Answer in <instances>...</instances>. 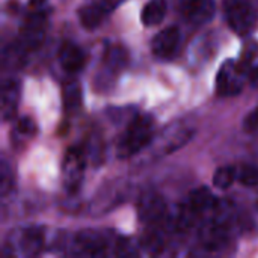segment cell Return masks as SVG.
<instances>
[{
  "instance_id": "cell-22",
  "label": "cell",
  "mask_w": 258,
  "mask_h": 258,
  "mask_svg": "<svg viewBox=\"0 0 258 258\" xmlns=\"http://www.w3.org/2000/svg\"><path fill=\"white\" fill-rule=\"evenodd\" d=\"M127 0H98V3L101 5V8L107 12V14H110V12H113L115 9H118L122 3H125Z\"/></svg>"
},
{
  "instance_id": "cell-14",
  "label": "cell",
  "mask_w": 258,
  "mask_h": 258,
  "mask_svg": "<svg viewBox=\"0 0 258 258\" xmlns=\"http://www.w3.org/2000/svg\"><path fill=\"white\" fill-rule=\"evenodd\" d=\"M77 248L80 249V254L86 255H100L104 254L106 242L100 234L95 233H80L77 236Z\"/></svg>"
},
{
  "instance_id": "cell-20",
  "label": "cell",
  "mask_w": 258,
  "mask_h": 258,
  "mask_svg": "<svg viewBox=\"0 0 258 258\" xmlns=\"http://www.w3.org/2000/svg\"><path fill=\"white\" fill-rule=\"evenodd\" d=\"M242 125H243V130H245V132H248V133L257 132L258 130V106L254 109V110H251V112L245 116V119H243Z\"/></svg>"
},
{
  "instance_id": "cell-4",
  "label": "cell",
  "mask_w": 258,
  "mask_h": 258,
  "mask_svg": "<svg viewBox=\"0 0 258 258\" xmlns=\"http://www.w3.org/2000/svg\"><path fill=\"white\" fill-rule=\"evenodd\" d=\"M47 33V17L45 12L35 9L27 20L23 24V29L20 32V39H18V47L26 53L36 50L45 38Z\"/></svg>"
},
{
  "instance_id": "cell-21",
  "label": "cell",
  "mask_w": 258,
  "mask_h": 258,
  "mask_svg": "<svg viewBox=\"0 0 258 258\" xmlns=\"http://www.w3.org/2000/svg\"><path fill=\"white\" fill-rule=\"evenodd\" d=\"M17 132H20L21 136H33L36 132V125L30 118H21L17 124Z\"/></svg>"
},
{
  "instance_id": "cell-7",
  "label": "cell",
  "mask_w": 258,
  "mask_h": 258,
  "mask_svg": "<svg viewBox=\"0 0 258 258\" xmlns=\"http://www.w3.org/2000/svg\"><path fill=\"white\" fill-rule=\"evenodd\" d=\"M180 42H181V33H180L178 27L171 26V27L160 30L153 38L151 50H153L156 57L168 60L177 54V51L180 48Z\"/></svg>"
},
{
  "instance_id": "cell-1",
  "label": "cell",
  "mask_w": 258,
  "mask_h": 258,
  "mask_svg": "<svg viewBox=\"0 0 258 258\" xmlns=\"http://www.w3.org/2000/svg\"><path fill=\"white\" fill-rule=\"evenodd\" d=\"M154 136V121L150 115L136 116L121 135L116 145V156L128 159L148 147Z\"/></svg>"
},
{
  "instance_id": "cell-18",
  "label": "cell",
  "mask_w": 258,
  "mask_h": 258,
  "mask_svg": "<svg viewBox=\"0 0 258 258\" xmlns=\"http://www.w3.org/2000/svg\"><path fill=\"white\" fill-rule=\"evenodd\" d=\"M237 180V169L233 166H221L213 175V184L219 189H230Z\"/></svg>"
},
{
  "instance_id": "cell-9",
  "label": "cell",
  "mask_w": 258,
  "mask_h": 258,
  "mask_svg": "<svg viewBox=\"0 0 258 258\" xmlns=\"http://www.w3.org/2000/svg\"><path fill=\"white\" fill-rule=\"evenodd\" d=\"M86 62L85 51L74 42H65L62 44L59 50V63L62 70L68 74L79 73Z\"/></svg>"
},
{
  "instance_id": "cell-19",
  "label": "cell",
  "mask_w": 258,
  "mask_h": 258,
  "mask_svg": "<svg viewBox=\"0 0 258 258\" xmlns=\"http://www.w3.org/2000/svg\"><path fill=\"white\" fill-rule=\"evenodd\" d=\"M237 180L246 187H258V166L243 165L237 169Z\"/></svg>"
},
{
  "instance_id": "cell-23",
  "label": "cell",
  "mask_w": 258,
  "mask_h": 258,
  "mask_svg": "<svg viewBox=\"0 0 258 258\" xmlns=\"http://www.w3.org/2000/svg\"><path fill=\"white\" fill-rule=\"evenodd\" d=\"M8 178H9V171H8V165L3 163L2 166V194L6 195L9 187H11V183H8Z\"/></svg>"
},
{
  "instance_id": "cell-11",
  "label": "cell",
  "mask_w": 258,
  "mask_h": 258,
  "mask_svg": "<svg viewBox=\"0 0 258 258\" xmlns=\"http://www.w3.org/2000/svg\"><path fill=\"white\" fill-rule=\"evenodd\" d=\"M44 245V233L41 228H27L21 231L17 240V246L20 249V254L24 257L36 255Z\"/></svg>"
},
{
  "instance_id": "cell-12",
  "label": "cell",
  "mask_w": 258,
  "mask_h": 258,
  "mask_svg": "<svg viewBox=\"0 0 258 258\" xmlns=\"http://www.w3.org/2000/svg\"><path fill=\"white\" fill-rule=\"evenodd\" d=\"M20 101V85L15 80H8L2 88V116L5 121L11 119L18 107Z\"/></svg>"
},
{
  "instance_id": "cell-13",
  "label": "cell",
  "mask_w": 258,
  "mask_h": 258,
  "mask_svg": "<svg viewBox=\"0 0 258 258\" xmlns=\"http://www.w3.org/2000/svg\"><path fill=\"white\" fill-rule=\"evenodd\" d=\"M166 11H168L166 0H150L141 12V21L147 27H154L163 21Z\"/></svg>"
},
{
  "instance_id": "cell-5",
  "label": "cell",
  "mask_w": 258,
  "mask_h": 258,
  "mask_svg": "<svg viewBox=\"0 0 258 258\" xmlns=\"http://www.w3.org/2000/svg\"><path fill=\"white\" fill-rule=\"evenodd\" d=\"M177 12L192 26L210 23L216 14L215 0H175Z\"/></svg>"
},
{
  "instance_id": "cell-8",
  "label": "cell",
  "mask_w": 258,
  "mask_h": 258,
  "mask_svg": "<svg viewBox=\"0 0 258 258\" xmlns=\"http://www.w3.org/2000/svg\"><path fill=\"white\" fill-rule=\"evenodd\" d=\"M139 216L144 222H157L166 213V203L157 192H147L139 200Z\"/></svg>"
},
{
  "instance_id": "cell-2",
  "label": "cell",
  "mask_w": 258,
  "mask_h": 258,
  "mask_svg": "<svg viewBox=\"0 0 258 258\" xmlns=\"http://www.w3.org/2000/svg\"><path fill=\"white\" fill-rule=\"evenodd\" d=\"M224 15L228 26L240 36L248 35L257 23V15L249 0H224Z\"/></svg>"
},
{
  "instance_id": "cell-6",
  "label": "cell",
  "mask_w": 258,
  "mask_h": 258,
  "mask_svg": "<svg viewBox=\"0 0 258 258\" xmlns=\"http://www.w3.org/2000/svg\"><path fill=\"white\" fill-rule=\"evenodd\" d=\"M243 89V74L234 60H225L216 76V92L221 97H234Z\"/></svg>"
},
{
  "instance_id": "cell-16",
  "label": "cell",
  "mask_w": 258,
  "mask_h": 258,
  "mask_svg": "<svg viewBox=\"0 0 258 258\" xmlns=\"http://www.w3.org/2000/svg\"><path fill=\"white\" fill-rule=\"evenodd\" d=\"M127 60H128L127 51L121 45L109 47V50L106 51V56H104V65H106L107 71L112 74L122 71L127 65Z\"/></svg>"
},
{
  "instance_id": "cell-24",
  "label": "cell",
  "mask_w": 258,
  "mask_h": 258,
  "mask_svg": "<svg viewBox=\"0 0 258 258\" xmlns=\"http://www.w3.org/2000/svg\"><path fill=\"white\" fill-rule=\"evenodd\" d=\"M249 83H251V86L258 88V65L254 67L249 73Z\"/></svg>"
},
{
  "instance_id": "cell-10",
  "label": "cell",
  "mask_w": 258,
  "mask_h": 258,
  "mask_svg": "<svg viewBox=\"0 0 258 258\" xmlns=\"http://www.w3.org/2000/svg\"><path fill=\"white\" fill-rule=\"evenodd\" d=\"M215 206V197L207 187H200L194 190L187 200V204L184 207V212L189 213L194 219L198 216H203L209 210H212Z\"/></svg>"
},
{
  "instance_id": "cell-17",
  "label": "cell",
  "mask_w": 258,
  "mask_h": 258,
  "mask_svg": "<svg viewBox=\"0 0 258 258\" xmlns=\"http://www.w3.org/2000/svg\"><path fill=\"white\" fill-rule=\"evenodd\" d=\"M82 104V89L76 80L63 85V107L68 112H76Z\"/></svg>"
},
{
  "instance_id": "cell-3",
  "label": "cell",
  "mask_w": 258,
  "mask_h": 258,
  "mask_svg": "<svg viewBox=\"0 0 258 258\" xmlns=\"http://www.w3.org/2000/svg\"><path fill=\"white\" fill-rule=\"evenodd\" d=\"M86 168V159L82 150L73 147L70 148L62 162V184L68 194H76L83 181Z\"/></svg>"
},
{
  "instance_id": "cell-15",
  "label": "cell",
  "mask_w": 258,
  "mask_h": 258,
  "mask_svg": "<svg viewBox=\"0 0 258 258\" xmlns=\"http://www.w3.org/2000/svg\"><path fill=\"white\" fill-rule=\"evenodd\" d=\"M106 15H107V12L101 8V5L98 2L88 5V6H83L79 11V20H80L82 26L89 29V30L97 29L103 23Z\"/></svg>"
}]
</instances>
